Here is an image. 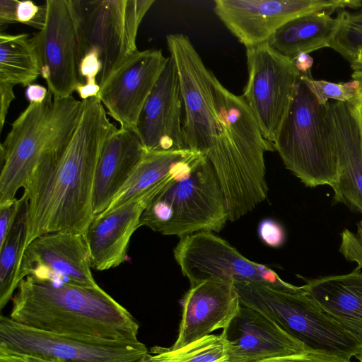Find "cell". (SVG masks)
Returning a JSON list of instances; mask_svg holds the SVG:
<instances>
[{"mask_svg": "<svg viewBox=\"0 0 362 362\" xmlns=\"http://www.w3.org/2000/svg\"><path fill=\"white\" fill-rule=\"evenodd\" d=\"M45 4L37 6L33 1H19L17 7V23H21L40 30L45 23Z\"/></svg>", "mask_w": 362, "mask_h": 362, "instance_id": "obj_31", "label": "cell"}, {"mask_svg": "<svg viewBox=\"0 0 362 362\" xmlns=\"http://www.w3.org/2000/svg\"><path fill=\"white\" fill-rule=\"evenodd\" d=\"M0 362H30L28 357L0 346Z\"/></svg>", "mask_w": 362, "mask_h": 362, "instance_id": "obj_39", "label": "cell"}, {"mask_svg": "<svg viewBox=\"0 0 362 362\" xmlns=\"http://www.w3.org/2000/svg\"><path fill=\"white\" fill-rule=\"evenodd\" d=\"M240 300L233 281L209 279L190 285L182 300L177 349L217 329H224L238 313Z\"/></svg>", "mask_w": 362, "mask_h": 362, "instance_id": "obj_17", "label": "cell"}, {"mask_svg": "<svg viewBox=\"0 0 362 362\" xmlns=\"http://www.w3.org/2000/svg\"><path fill=\"white\" fill-rule=\"evenodd\" d=\"M327 118L337 158L333 201L362 214V140L346 103H327Z\"/></svg>", "mask_w": 362, "mask_h": 362, "instance_id": "obj_20", "label": "cell"}, {"mask_svg": "<svg viewBox=\"0 0 362 362\" xmlns=\"http://www.w3.org/2000/svg\"><path fill=\"white\" fill-rule=\"evenodd\" d=\"M339 252L347 261L356 263L362 269V246L356 235L348 229L341 233Z\"/></svg>", "mask_w": 362, "mask_h": 362, "instance_id": "obj_34", "label": "cell"}, {"mask_svg": "<svg viewBox=\"0 0 362 362\" xmlns=\"http://www.w3.org/2000/svg\"><path fill=\"white\" fill-rule=\"evenodd\" d=\"M117 129L98 97L82 100L78 122L63 153L38 170L24 189L25 249L43 234L85 233L95 217L93 199L98 160L107 139Z\"/></svg>", "mask_w": 362, "mask_h": 362, "instance_id": "obj_1", "label": "cell"}, {"mask_svg": "<svg viewBox=\"0 0 362 362\" xmlns=\"http://www.w3.org/2000/svg\"><path fill=\"white\" fill-rule=\"evenodd\" d=\"M148 151L134 131L119 128L110 135L95 171L93 199L95 216L107 209Z\"/></svg>", "mask_w": 362, "mask_h": 362, "instance_id": "obj_21", "label": "cell"}, {"mask_svg": "<svg viewBox=\"0 0 362 362\" xmlns=\"http://www.w3.org/2000/svg\"><path fill=\"white\" fill-rule=\"evenodd\" d=\"M168 58L160 49L137 50L100 88L97 97L119 128L136 131L141 110Z\"/></svg>", "mask_w": 362, "mask_h": 362, "instance_id": "obj_15", "label": "cell"}, {"mask_svg": "<svg viewBox=\"0 0 362 362\" xmlns=\"http://www.w3.org/2000/svg\"><path fill=\"white\" fill-rule=\"evenodd\" d=\"M329 11H315L300 16L281 25L268 40L282 55L293 60L301 54L329 46L339 25V18Z\"/></svg>", "mask_w": 362, "mask_h": 362, "instance_id": "obj_23", "label": "cell"}, {"mask_svg": "<svg viewBox=\"0 0 362 362\" xmlns=\"http://www.w3.org/2000/svg\"><path fill=\"white\" fill-rule=\"evenodd\" d=\"M81 59L94 49L102 68L98 77L101 88L138 49L139 26L154 0H78Z\"/></svg>", "mask_w": 362, "mask_h": 362, "instance_id": "obj_8", "label": "cell"}, {"mask_svg": "<svg viewBox=\"0 0 362 362\" xmlns=\"http://www.w3.org/2000/svg\"><path fill=\"white\" fill-rule=\"evenodd\" d=\"M273 144L285 167L306 187H332L336 182L337 158L327 104L319 103L301 75Z\"/></svg>", "mask_w": 362, "mask_h": 362, "instance_id": "obj_5", "label": "cell"}, {"mask_svg": "<svg viewBox=\"0 0 362 362\" xmlns=\"http://www.w3.org/2000/svg\"><path fill=\"white\" fill-rule=\"evenodd\" d=\"M301 74L310 71L313 59L308 54H301L293 60Z\"/></svg>", "mask_w": 362, "mask_h": 362, "instance_id": "obj_40", "label": "cell"}, {"mask_svg": "<svg viewBox=\"0 0 362 362\" xmlns=\"http://www.w3.org/2000/svg\"><path fill=\"white\" fill-rule=\"evenodd\" d=\"M227 221L220 182L212 164L203 156L188 175L149 202L141 216L140 226L180 238L200 231L218 233Z\"/></svg>", "mask_w": 362, "mask_h": 362, "instance_id": "obj_4", "label": "cell"}, {"mask_svg": "<svg viewBox=\"0 0 362 362\" xmlns=\"http://www.w3.org/2000/svg\"><path fill=\"white\" fill-rule=\"evenodd\" d=\"M48 93V89L45 87L33 83L26 88L25 95L30 103H42Z\"/></svg>", "mask_w": 362, "mask_h": 362, "instance_id": "obj_38", "label": "cell"}, {"mask_svg": "<svg viewBox=\"0 0 362 362\" xmlns=\"http://www.w3.org/2000/svg\"><path fill=\"white\" fill-rule=\"evenodd\" d=\"M160 192H148L94 217L84 233L93 269L105 271L127 260L129 244L140 227L141 216Z\"/></svg>", "mask_w": 362, "mask_h": 362, "instance_id": "obj_19", "label": "cell"}, {"mask_svg": "<svg viewBox=\"0 0 362 362\" xmlns=\"http://www.w3.org/2000/svg\"><path fill=\"white\" fill-rule=\"evenodd\" d=\"M183 109L177 69L169 56L136 126V132L148 151L188 150L182 130Z\"/></svg>", "mask_w": 362, "mask_h": 362, "instance_id": "obj_16", "label": "cell"}, {"mask_svg": "<svg viewBox=\"0 0 362 362\" xmlns=\"http://www.w3.org/2000/svg\"><path fill=\"white\" fill-rule=\"evenodd\" d=\"M11 302L8 317L33 329L95 341H139L136 319L101 287L28 276Z\"/></svg>", "mask_w": 362, "mask_h": 362, "instance_id": "obj_2", "label": "cell"}, {"mask_svg": "<svg viewBox=\"0 0 362 362\" xmlns=\"http://www.w3.org/2000/svg\"><path fill=\"white\" fill-rule=\"evenodd\" d=\"M305 291L362 346V271L305 279Z\"/></svg>", "mask_w": 362, "mask_h": 362, "instance_id": "obj_22", "label": "cell"}, {"mask_svg": "<svg viewBox=\"0 0 362 362\" xmlns=\"http://www.w3.org/2000/svg\"><path fill=\"white\" fill-rule=\"evenodd\" d=\"M0 346L50 362H146V346L140 341H101L33 329L0 317Z\"/></svg>", "mask_w": 362, "mask_h": 362, "instance_id": "obj_10", "label": "cell"}, {"mask_svg": "<svg viewBox=\"0 0 362 362\" xmlns=\"http://www.w3.org/2000/svg\"><path fill=\"white\" fill-rule=\"evenodd\" d=\"M4 243L0 245V310L11 300L19 283L20 267L27 235V199Z\"/></svg>", "mask_w": 362, "mask_h": 362, "instance_id": "obj_25", "label": "cell"}, {"mask_svg": "<svg viewBox=\"0 0 362 362\" xmlns=\"http://www.w3.org/2000/svg\"><path fill=\"white\" fill-rule=\"evenodd\" d=\"M223 332L229 344L228 362H255L298 353L306 347L272 318L242 303Z\"/></svg>", "mask_w": 362, "mask_h": 362, "instance_id": "obj_18", "label": "cell"}, {"mask_svg": "<svg viewBox=\"0 0 362 362\" xmlns=\"http://www.w3.org/2000/svg\"><path fill=\"white\" fill-rule=\"evenodd\" d=\"M351 77L357 82V90L354 97L346 104L357 124L362 140V69L354 70Z\"/></svg>", "mask_w": 362, "mask_h": 362, "instance_id": "obj_35", "label": "cell"}, {"mask_svg": "<svg viewBox=\"0 0 362 362\" xmlns=\"http://www.w3.org/2000/svg\"><path fill=\"white\" fill-rule=\"evenodd\" d=\"M18 0L0 1V27L2 28L8 24L17 23V7Z\"/></svg>", "mask_w": 362, "mask_h": 362, "instance_id": "obj_37", "label": "cell"}, {"mask_svg": "<svg viewBox=\"0 0 362 362\" xmlns=\"http://www.w3.org/2000/svg\"><path fill=\"white\" fill-rule=\"evenodd\" d=\"M173 254L190 285L216 279L259 283L286 290L298 287L281 279L269 267L248 259L226 240L211 231H200L180 238Z\"/></svg>", "mask_w": 362, "mask_h": 362, "instance_id": "obj_12", "label": "cell"}, {"mask_svg": "<svg viewBox=\"0 0 362 362\" xmlns=\"http://www.w3.org/2000/svg\"><path fill=\"white\" fill-rule=\"evenodd\" d=\"M301 78L321 105L327 104L329 99L347 103L354 97L357 90L358 85L355 80L339 83L314 80L311 71L301 74Z\"/></svg>", "mask_w": 362, "mask_h": 362, "instance_id": "obj_28", "label": "cell"}, {"mask_svg": "<svg viewBox=\"0 0 362 362\" xmlns=\"http://www.w3.org/2000/svg\"><path fill=\"white\" fill-rule=\"evenodd\" d=\"M229 344L222 331L177 349L153 346L146 362H228Z\"/></svg>", "mask_w": 362, "mask_h": 362, "instance_id": "obj_26", "label": "cell"}, {"mask_svg": "<svg viewBox=\"0 0 362 362\" xmlns=\"http://www.w3.org/2000/svg\"><path fill=\"white\" fill-rule=\"evenodd\" d=\"M257 232L262 243L270 247H279L285 243V230L281 223L274 219L262 220L258 225Z\"/></svg>", "mask_w": 362, "mask_h": 362, "instance_id": "obj_32", "label": "cell"}, {"mask_svg": "<svg viewBox=\"0 0 362 362\" xmlns=\"http://www.w3.org/2000/svg\"><path fill=\"white\" fill-rule=\"evenodd\" d=\"M40 75L38 59L28 34L0 33V83L28 86Z\"/></svg>", "mask_w": 362, "mask_h": 362, "instance_id": "obj_24", "label": "cell"}, {"mask_svg": "<svg viewBox=\"0 0 362 362\" xmlns=\"http://www.w3.org/2000/svg\"><path fill=\"white\" fill-rule=\"evenodd\" d=\"M0 131L1 132L10 105L16 98L13 92V86L0 83Z\"/></svg>", "mask_w": 362, "mask_h": 362, "instance_id": "obj_36", "label": "cell"}, {"mask_svg": "<svg viewBox=\"0 0 362 362\" xmlns=\"http://www.w3.org/2000/svg\"><path fill=\"white\" fill-rule=\"evenodd\" d=\"M23 198L16 197L0 204V245L7 237L22 205Z\"/></svg>", "mask_w": 362, "mask_h": 362, "instance_id": "obj_33", "label": "cell"}, {"mask_svg": "<svg viewBox=\"0 0 362 362\" xmlns=\"http://www.w3.org/2000/svg\"><path fill=\"white\" fill-rule=\"evenodd\" d=\"M248 80L243 98L265 139L274 143L294 98L301 73L294 62L264 42L246 47Z\"/></svg>", "mask_w": 362, "mask_h": 362, "instance_id": "obj_11", "label": "cell"}, {"mask_svg": "<svg viewBox=\"0 0 362 362\" xmlns=\"http://www.w3.org/2000/svg\"><path fill=\"white\" fill-rule=\"evenodd\" d=\"M28 357L30 362H50V361L43 360L41 358H35V357H29V356H28Z\"/></svg>", "mask_w": 362, "mask_h": 362, "instance_id": "obj_43", "label": "cell"}, {"mask_svg": "<svg viewBox=\"0 0 362 362\" xmlns=\"http://www.w3.org/2000/svg\"><path fill=\"white\" fill-rule=\"evenodd\" d=\"M356 237L362 246V220L357 223V234Z\"/></svg>", "mask_w": 362, "mask_h": 362, "instance_id": "obj_41", "label": "cell"}, {"mask_svg": "<svg viewBox=\"0 0 362 362\" xmlns=\"http://www.w3.org/2000/svg\"><path fill=\"white\" fill-rule=\"evenodd\" d=\"M102 65L98 53L92 49L82 56L79 65L78 74L83 82L81 91L86 96H97L100 92L98 77Z\"/></svg>", "mask_w": 362, "mask_h": 362, "instance_id": "obj_29", "label": "cell"}, {"mask_svg": "<svg viewBox=\"0 0 362 362\" xmlns=\"http://www.w3.org/2000/svg\"><path fill=\"white\" fill-rule=\"evenodd\" d=\"M82 100L57 99L48 90L41 103H29L1 144L0 204L16 198L34 174L62 155L79 119Z\"/></svg>", "mask_w": 362, "mask_h": 362, "instance_id": "obj_3", "label": "cell"}, {"mask_svg": "<svg viewBox=\"0 0 362 362\" xmlns=\"http://www.w3.org/2000/svg\"><path fill=\"white\" fill-rule=\"evenodd\" d=\"M42 28L30 40L36 52L40 75L57 99L73 95L83 85L78 74L81 60L78 0H47Z\"/></svg>", "mask_w": 362, "mask_h": 362, "instance_id": "obj_9", "label": "cell"}, {"mask_svg": "<svg viewBox=\"0 0 362 362\" xmlns=\"http://www.w3.org/2000/svg\"><path fill=\"white\" fill-rule=\"evenodd\" d=\"M358 362H362V346L359 347L354 357Z\"/></svg>", "mask_w": 362, "mask_h": 362, "instance_id": "obj_42", "label": "cell"}, {"mask_svg": "<svg viewBox=\"0 0 362 362\" xmlns=\"http://www.w3.org/2000/svg\"><path fill=\"white\" fill-rule=\"evenodd\" d=\"M166 42L180 83L187 148L204 156L221 177L228 170V153L224 124L214 98V73L205 66L187 36L170 34Z\"/></svg>", "mask_w": 362, "mask_h": 362, "instance_id": "obj_6", "label": "cell"}, {"mask_svg": "<svg viewBox=\"0 0 362 362\" xmlns=\"http://www.w3.org/2000/svg\"><path fill=\"white\" fill-rule=\"evenodd\" d=\"M339 25L329 47L346 59L352 69H362V8L350 12L338 11Z\"/></svg>", "mask_w": 362, "mask_h": 362, "instance_id": "obj_27", "label": "cell"}, {"mask_svg": "<svg viewBox=\"0 0 362 362\" xmlns=\"http://www.w3.org/2000/svg\"><path fill=\"white\" fill-rule=\"evenodd\" d=\"M214 3L215 14L245 47L268 42L281 25L300 16L362 7L359 0H216Z\"/></svg>", "mask_w": 362, "mask_h": 362, "instance_id": "obj_13", "label": "cell"}, {"mask_svg": "<svg viewBox=\"0 0 362 362\" xmlns=\"http://www.w3.org/2000/svg\"><path fill=\"white\" fill-rule=\"evenodd\" d=\"M240 303L276 321L306 346L349 358L358 345L305 291L303 286L283 289L253 282H234Z\"/></svg>", "mask_w": 362, "mask_h": 362, "instance_id": "obj_7", "label": "cell"}, {"mask_svg": "<svg viewBox=\"0 0 362 362\" xmlns=\"http://www.w3.org/2000/svg\"><path fill=\"white\" fill-rule=\"evenodd\" d=\"M84 234L53 232L35 238L25 247L21 281L28 276L88 288H99L91 272Z\"/></svg>", "mask_w": 362, "mask_h": 362, "instance_id": "obj_14", "label": "cell"}, {"mask_svg": "<svg viewBox=\"0 0 362 362\" xmlns=\"http://www.w3.org/2000/svg\"><path fill=\"white\" fill-rule=\"evenodd\" d=\"M338 354L305 347L298 353L262 359L255 362H353Z\"/></svg>", "mask_w": 362, "mask_h": 362, "instance_id": "obj_30", "label": "cell"}]
</instances>
